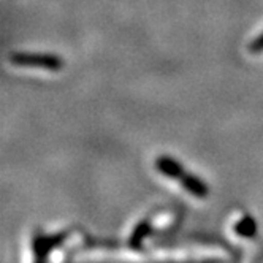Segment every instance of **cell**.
<instances>
[{
  "mask_svg": "<svg viewBox=\"0 0 263 263\" xmlns=\"http://www.w3.org/2000/svg\"><path fill=\"white\" fill-rule=\"evenodd\" d=\"M10 62L16 67L45 68L58 71L64 67V61L55 54H39V52H13L10 54Z\"/></svg>",
  "mask_w": 263,
  "mask_h": 263,
  "instance_id": "cell-1",
  "label": "cell"
},
{
  "mask_svg": "<svg viewBox=\"0 0 263 263\" xmlns=\"http://www.w3.org/2000/svg\"><path fill=\"white\" fill-rule=\"evenodd\" d=\"M156 168L157 170L162 173V175H165V176H168V178H172V179H182L187 173H185V170L182 168V165L181 163H178L175 159H172V157H168V156H160L157 160H156Z\"/></svg>",
  "mask_w": 263,
  "mask_h": 263,
  "instance_id": "cell-2",
  "label": "cell"
},
{
  "mask_svg": "<svg viewBox=\"0 0 263 263\" xmlns=\"http://www.w3.org/2000/svg\"><path fill=\"white\" fill-rule=\"evenodd\" d=\"M65 235H58V236H40L33 239V254L35 258H45V255L58 244L62 241Z\"/></svg>",
  "mask_w": 263,
  "mask_h": 263,
  "instance_id": "cell-3",
  "label": "cell"
},
{
  "mask_svg": "<svg viewBox=\"0 0 263 263\" xmlns=\"http://www.w3.org/2000/svg\"><path fill=\"white\" fill-rule=\"evenodd\" d=\"M181 184L182 187L187 191V192H191L192 195L198 197V198H204L206 195H208V185H206L204 181H201L200 178L191 175V173H187L182 179H181Z\"/></svg>",
  "mask_w": 263,
  "mask_h": 263,
  "instance_id": "cell-4",
  "label": "cell"
},
{
  "mask_svg": "<svg viewBox=\"0 0 263 263\" xmlns=\"http://www.w3.org/2000/svg\"><path fill=\"white\" fill-rule=\"evenodd\" d=\"M235 232L241 236H246V238H252L255 236L257 233V225H255V220L249 216L242 217L235 227Z\"/></svg>",
  "mask_w": 263,
  "mask_h": 263,
  "instance_id": "cell-5",
  "label": "cell"
},
{
  "mask_svg": "<svg viewBox=\"0 0 263 263\" xmlns=\"http://www.w3.org/2000/svg\"><path fill=\"white\" fill-rule=\"evenodd\" d=\"M147 232H149V225L144 222V223H140L138 227L135 229V232H134V235H132V239H130V244L134 248H138L140 244H141V241H143V238L147 235Z\"/></svg>",
  "mask_w": 263,
  "mask_h": 263,
  "instance_id": "cell-6",
  "label": "cell"
},
{
  "mask_svg": "<svg viewBox=\"0 0 263 263\" xmlns=\"http://www.w3.org/2000/svg\"><path fill=\"white\" fill-rule=\"evenodd\" d=\"M249 52H252V54L263 52V32L257 36L254 42L249 43Z\"/></svg>",
  "mask_w": 263,
  "mask_h": 263,
  "instance_id": "cell-7",
  "label": "cell"
}]
</instances>
